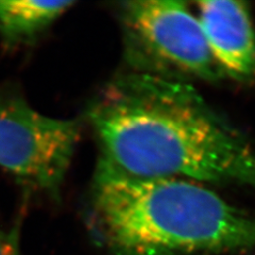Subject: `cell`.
Here are the masks:
<instances>
[{"instance_id":"6da1fadb","label":"cell","mask_w":255,"mask_h":255,"mask_svg":"<svg viewBox=\"0 0 255 255\" xmlns=\"http://www.w3.org/2000/svg\"><path fill=\"white\" fill-rule=\"evenodd\" d=\"M87 119L98 163L115 171L255 190V145L185 80L129 69L102 87Z\"/></svg>"},{"instance_id":"7a4b0ae2","label":"cell","mask_w":255,"mask_h":255,"mask_svg":"<svg viewBox=\"0 0 255 255\" xmlns=\"http://www.w3.org/2000/svg\"><path fill=\"white\" fill-rule=\"evenodd\" d=\"M89 221L113 255H207L255 251V215L207 185L138 178L98 163Z\"/></svg>"},{"instance_id":"3957f363","label":"cell","mask_w":255,"mask_h":255,"mask_svg":"<svg viewBox=\"0 0 255 255\" xmlns=\"http://www.w3.org/2000/svg\"><path fill=\"white\" fill-rule=\"evenodd\" d=\"M117 12L130 69L185 81L223 79L185 2L134 0L119 3Z\"/></svg>"},{"instance_id":"277c9868","label":"cell","mask_w":255,"mask_h":255,"mask_svg":"<svg viewBox=\"0 0 255 255\" xmlns=\"http://www.w3.org/2000/svg\"><path fill=\"white\" fill-rule=\"evenodd\" d=\"M78 121L45 116L0 89V167L29 189L58 198L80 137Z\"/></svg>"},{"instance_id":"5b68a950","label":"cell","mask_w":255,"mask_h":255,"mask_svg":"<svg viewBox=\"0 0 255 255\" xmlns=\"http://www.w3.org/2000/svg\"><path fill=\"white\" fill-rule=\"evenodd\" d=\"M197 18L223 78L255 80V27L248 5L228 0L197 2Z\"/></svg>"},{"instance_id":"8992f818","label":"cell","mask_w":255,"mask_h":255,"mask_svg":"<svg viewBox=\"0 0 255 255\" xmlns=\"http://www.w3.org/2000/svg\"><path fill=\"white\" fill-rule=\"evenodd\" d=\"M74 4V1L0 0V36L7 46L33 42Z\"/></svg>"},{"instance_id":"52a82bcc","label":"cell","mask_w":255,"mask_h":255,"mask_svg":"<svg viewBox=\"0 0 255 255\" xmlns=\"http://www.w3.org/2000/svg\"><path fill=\"white\" fill-rule=\"evenodd\" d=\"M0 255H22L19 245V226L11 231L0 229Z\"/></svg>"}]
</instances>
